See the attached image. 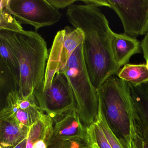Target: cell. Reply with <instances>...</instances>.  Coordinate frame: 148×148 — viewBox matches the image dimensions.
Instances as JSON below:
<instances>
[{
  "label": "cell",
  "mask_w": 148,
  "mask_h": 148,
  "mask_svg": "<svg viewBox=\"0 0 148 148\" xmlns=\"http://www.w3.org/2000/svg\"><path fill=\"white\" fill-rule=\"evenodd\" d=\"M53 119L45 113L29 127L27 144L33 143L39 140H44L49 145L53 132Z\"/></svg>",
  "instance_id": "cell-14"
},
{
  "label": "cell",
  "mask_w": 148,
  "mask_h": 148,
  "mask_svg": "<svg viewBox=\"0 0 148 148\" xmlns=\"http://www.w3.org/2000/svg\"><path fill=\"white\" fill-rule=\"evenodd\" d=\"M27 138L23 139L21 142H20L16 146L12 148H26L27 143Z\"/></svg>",
  "instance_id": "cell-26"
},
{
  "label": "cell",
  "mask_w": 148,
  "mask_h": 148,
  "mask_svg": "<svg viewBox=\"0 0 148 148\" xmlns=\"http://www.w3.org/2000/svg\"><path fill=\"white\" fill-rule=\"evenodd\" d=\"M80 1L84 3L85 5L93 6L97 8L105 7L110 8L108 0H82Z\"/></svg>",
  "instance_id": "cell-23"
},
{
  "label": "cell",
  "mask_w": 148,
  "mask_h": 148,
  "mask_svg": "<svg viewBox=\"0 0 148 148\" xmlns=\"http://www.w3.org/2000/svg\"><path fill=\"white\" fill-rule=\"evenodd\" d=\"M87 136V127L82 123L76 111L73 110L57 119L47 148L69 139Z\"/></svg>",
  "instance_id": "cell-11"
},
{
  "label": "cell",
  "mask_w": 148,
  "mask_h": 148,
  "mask_svg": "<svg viewBox=\"0 0 148 148\" xmlns=\"http://www.w3.org/2000/svg\"><path fill=\"white\" fill-rule=\"evenodd\" d=\"M59 72L64 73L69 81L76 101V111L82 123L86 127L96 123L99 109L97 91L86 67L82 44L76 48Z\"/></svg>",
  "instance_id": "cell-4"
},
{
  "label": "cell",
  "mask_w": 148,
  "mask_h": 148,
  "mask_svg": "<svg viewBox=\"0 0 148 148\" xmlns=\"http://www.w3.org/2000/svg\"><path fill=\"white\" fill-rule=\"evenodd\" d=\"M69 22L84 34L83 57L93 86L97 89L120 68L115 63L111 49L112 32L104 14L99 8L73 5L66 11Z\"/></svg>",
  "instance_id": "cell-1"
},
{
  "label": "cell",
  "mask_w": 148,
  "mask_h": 148,
  "mask_svg": "<svg viewBox=\"0 0 148 148\" xmlns=\"http://www.w3.org/2000/svg\"><path fill=\"white\" fill-rule=\"evenodd\" d=\"M118 15L124 34L136 38L148 32V0H108Z\"/></svg>",
  "instance_id": "cell-8"
},
{
  "label": "cell",
  "mask_w": 148,
  "mask_h": 148,
  "mask_svg": "<svg viewBox=\"0 0 148 148\" xmlns=\"http://www.w3.org/2000/svg\"><path fill=\"white\" fill-rule=\"evenodd\" d=\"M124 82L132 105L136 133L148 144V82L138 85Z\"/></svg>",
  "instance_id": "cell-10"
},
{
  "label": "cell",
  "mask_w": 148,
  "mask_h": 148,
  "mask_svg": "<svg viewBox=\"0 0 148 148\" xmlns=\"http://www.w3.org/2000/svg\"><path fill=\"white\" fill-rule=\"evenodd\" d=\"M134 148H148V144L136 133Z\"/></svg>",
  "instance_id": "cell-25"
},
{
  "label": "cell",
  "mask_w": 148,
  "mask_h": 148,
  "mask_svg": "<svg viewBox=\"0 0 148 148\" xmlns=\"http://www.w3.org/2000/svg\"><path fill=\"white\" fill-rule=\"evenodd\" d=\"M87 132L92 148H112L97 121L87 126Z\"/></svg>",
  "instance_id": "cell-18"
},
{
  "label": "cell",
  "mask_w": 148,
  "mask_h": 148,
  "mask_svg": "<svg viewBox=\"0 0 148 148\" xmlns=\"http://www.w3.org/2000/svg\"><path fill=\"white\" fill-rule=\"evenodd\" d=\"M47 1L57 10L69 7L74 5L76 0H47Z\"/></svg>",
  "instance_id": "cell-22"
},
{
  "label": "cell",
  "mask_w": 148,
  "mask_h": 148,
  "mask_svg": "<svg viewBox=\"0 0 148 148\" xmlns=\"http://www.w3.org/2000/svg\"><path fill=\"white\" fill-rule=\"evenodd\" d=\"M99 109L112 132L125 148H134L136 128L132 105L124 81L117 75L97 89Z\"/></svg>",
  "instance_id": "cell-3"
},
{
  "label": "cell",
  "mask_w": 148,
  "mask_h": 148,
  "mask_svg": "<svg viewBox=\"0 0 148 148\" xmlns=\"http://www.w3.org/2000/svg\"><path fill=\"white\" fill-rule=\"evenodd\" d=\"M6 8L21 24L31 25L36 31L54 25L62 16L47 0H8Z\"/></svg>",
  "instance_id": "cell-7"
},
{
  "label": "cell",
  "mask_w": 148,
  "mask_h": 148,
  "mask_svg": "<svg viewBox=\"0 0 148 148\" xmlns=\"http://www.w3.org/2000/svg\"><path fill=\"white\" fill-rule=\"evenodd\" d=\"M141 50L143 51L144 58L148 68V32L145 34L141 43Z\"/></svg>",
  "instance_id": "cell-24"
},
{
  "label": "cell",
  "mask_w": 148,
  "mask_h": 148,
  "mask_svg": "<svg viewBox=\"0 0 148 148\" xmlns=\"http://www.w3.org/2000/svg\"><path fill=\"white\" fill-rule=\"evenodd\" d=\"M20 82L2 59L0 58V88L1 93L5 95L19 90Z\"/></svg>",
  "instance_id": "cell-16"
},
{
  "label": "cell",
  "mask_w": 148,
  "mask_h": 148,
  "mask_svg": "<svg viewBox=\"0 0 148 148\" xmlns=\"http://www.w3.org/2000/svg\"><path fill=\"white\" fill-rule=\"evenodd\" d=\"M29 128L12 121L0 119V141L3 148H12L27 138Z\"/></svg>",
  "instance_id": "cell-13"
},
{
  "label": "cell",
  "mask_w": 148,
  "mask_h": 148,
  "mask_svg": "<svg viewBox=\"0 0 148 148\" xmlns=\"http://www.w3.org/2000/svg\"><path fill=\"white\" fill-rule=\"evenodd\" d=\"M48 148H92L89 137L73 138Z\"/></svg>",
  "instance_id": "cell-21"
},
{
  "label": "cell",
  "mask_w": 148,
  "mask_h": 148,
  "mask_svg": "<svg viewBox=\"0 0 148 148\" xmlns=\"http://www.w3.org/2000/svg\"><path fill=\"white\" fill-rule=\"evenodd\" d=\"M111 49L114 61L120 68L128 64L133 55L140 53L141 44L136 39L124 34L113 32L112 37Z\"/></svg>",
  "instance_id": "cell-12"
},
{
  "label": "cell",
  "mask_w": 148,
  "mask_h": 148,
  "mask_svg": "<svg viewBox=\"0 0 148 148\" xmlns=\"http://www.w3.org/2000/svg\"><path fill=\"white\" fill-rule=\"evenodd\" d=\"M18 62L20 70L19 93L22 97L33 93L45 79L49 58L46 42L36 32L0 30Z\"/></svg>",
  "instance_id": "cell-2"
},
{
  "label": "cell",
  "mask_w": 148,
  "mask_h": 148,
  "mask_svg": "<svg viewBox=\"0 0 148 148\" xmlns=\"http://www.w3.org/2000/svg\"><path fill=\"white\" fill-rule=\"evenodd\" d=\"M44 113L34 93L22 97L18 91H15L8 93L5 99L0 119L12 121L29 128Z\"/></svg>",
  "instance_id": "cell-9"
},
{
  "label": "cell",
  "mask_w": 148,
  "mask_h": 148,
  "mask_svg": "<svg viewBox=\"0 0 148 148\" xmlns=\"http://www.w3.org/2000/svg\"><path fill=\"white\" fill-rule=\"evenodd\" d=\"M84 34L78 28L69 26L57 33L52 46L46 65L42 89L51 84L55 74L64 68L76 48L83 43Z\"/></svg>",
  "instance_id": "cell-6"
},
{
  "label": "cell",
  "mask_w": 148,
  "mask_h": 148,
  "mask_svg": "<svg viewBox=\"0 0 148 148\" xmlns=\"http://www.w3.org/2000/svg\"><path fill=\"white\" fill-rule=\"evenodd\" d=\"M117 77L134 85L142 84L148 82V68L145 64H127L120 69Z\"/></svg>",
  "instance_id": "cell-15"
},
{
  "label": "cell",
  "mask_w": 148,
  "mask_h": 148,
  "mask_svg": "<svg viewBox=\"0 0 148 148\" xmlns=\"http://www.w3.org/2000/svg\"><path fill=\"white\" fill-rule=\"evenodd\" d=\"M39 85L33 93L39 106L53 120L76 110V103L71 87L65 75L57 73L48 88Z\"/></svg>",
  "instance_id": "cell-5"
},
{
  "label": "cell",
  "mask_w": 148,
  "mask_h": 148,
  "mask_svg": "<svg viewBox=\"0 0 148 148\" xmlns=\"http://www.w3.org/2000/svg\"><path fill=\"white\" fill-rule=\"evenodd\" d=\"M98 122L102 128L107 140L112 148H125L123 144L110 129L100 109H99Z\"/></svg>",
  "instance_id": "cell-20"
},
{
  "label": "cell",
  "mask_w": 148,
  "mask_h": 148,
  "mask_svg": "<svg viewBox=\"0 0 148 148\" xmlns=\"http://www.w3.org/2000/svg\"><path fill=\"white\" fill-rule=\"evenodd\" d=\"M1 58L5 62L13 75L20 81V70L19 65L15 56L3 38L0 37Z\"/></svg>",
  "instance_id": "cell-17"
},
{
  "label": "cell",
  "mask_w": 148,
  "mask_h": 148,
  "mask_svg": "<svg viewBox=\"0 0 148 148\" xmlns=\"http://www.w3.org/2000/svg\"><path fill=\"white\" fill-rule=\"evenodd\" d=\"M8 0H1L0 3V30L21 31L23 30L21 24L7 10Z\"/></svg>",
  "instance_id": "cell-19"
}]
</instances>
